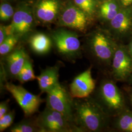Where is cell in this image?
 <instances>
[{"label":"cell","mask_w":132,"mask_h":132,"mask_svg":"<svg viewBox=\"0 0 132 132\" xmlns=\"http://www.w3.org/2000/svg\"><path fill=\"white\" fill-rule=\"evenodd\" d=\"M73 109L75 123L80 131L85 130L97 132L104 127L105 113L95 103L87 99L75 100Z\"/></svg>","instance_id":"obj_1"},{"label":"cell","mask_w":132,"mask_h":132,"mask_svg":"<svg viewBox=\"0 0 132 132\" xmlns=\"http://www.w3.org/2000/svg\"><path fill=\"white\" fill-rule=\"evenodd\" d=\"M36 122L41 132H80L76 124L61 113L46 107Z\"/></svg>","instance_id":"obj_2"},{"label":"cell","mask_w":132,"mask_h":132,"mask_svg":"<svg viewBox=\"0 0 132 132\" xmlns=\"http://www.w3.org/2000/svg\"><path fill=\"white\" fill-rule=\"evenodd\" d=\"M47 93V107L61 113L75 123L73 101L70 93L60 83Z\"/></svg>","instance_id":"obj_3"},{"label":"cell","mask_w":132,"mask_h":132,"mask_svg":"<svg viewBox=\"0 0 132 132\" xmlns=\"http://www.w3.org/2000/svg\"><path fill=\"white\" fill-rule=\"evenodd\" d=\"M5 88L16 100L26 117L35 113L42 103V99L39 96L30 93L21 86L6 83Z\"/></svg>","instance_id":"obj_4"},{"label":"cell","mask_w":132,"mask_h":132,"mask_svg":"<svg viewBox=\"0 0 132 132\" xmlns=\"http://www.w3.org/2000/svg\"><path fill=\"white\" fill-rule=\"evenodd\" d=\"M52 38L58 52L69 59L78 56L80 42L76 33L60 29L52 33Z\"/></svg>","instance_id":"obj_5"},{"label":"cell","mask_w":132,"mask_h":132,"mask_svg":"<svg viewBox=\"0 0 132 132\" xmlns=\"http://www.w3.org/2000/svg\"><path fill=\"white\" fill-rule=\"evenodd\" d=\"M90 46L94 56L101 61L109 64L113 60L116 50L111 41L104 33H95L91 39Z\"/></svg>","instance_id":"obj_6"},{"label":"cell","mask_w":132,"mask_h":132,"mask_svg":"<svg viewBox=\"0 0 132 132\" xmlns=\"http://www.w3.org/2000/svg\"><path fill=\"white\" fill-rule=\"evenodd\" d=\"M90 67L72 81L70 85V93L76 99H82L88 97L95 88V81L93 78Z\"/></svg>","instance_id":"obj_7"},{"label":"cell","mask_w":132,"mask_h":132,"mask_svg":"<svg viewBox=\"0 0 132 132\" xmlns=\"http://www.w3.org/2000/svg\"><path fill=\"white\" fill-rule=\"evenodd\" d=\"M87 14L76 5H69L63 11L59 24L64 27L84 31L87 25Z\"/></svg>","instance_id":"obj_8"},{"label":"cell","mask_w":132,"mask_h":132,"mask_svg":"<svg viewBox=\"0 0 132 132\" xmlns=\"http://www.w3.org/2000/svg\"><path fill=\"white\" fill-rule=\"evenodd\" d=\"M112 60L115 78L118 80L125 79L132 71V59L129 52L120 47L116 51Z\"/></svg>","instance_id":"obj_9"},{"label":"cell","mask_w":132,"mask_h":132,"mask_svg":"<svg viewBox=\"0 0 132 132\" xmlns=\"http://www.w3.org/2000/svg\"><path fill=\"white\" fill-rule=\"evenodd\" d=\"M100 94L103 102L109 109L117 110L122 107V96L118 87L113 82L107 81L102 83Z\"/></svg>","instance_id":"obj_10"},{"label":"cell","mask_w":132,"mask_h":132,"mask_svg":"<svg viewBox=\"0 0 132 132\" xmlns=\"http://www.w3.org/2000/svg\"><path fill=\"white\" fill-rule=\"evenodd\" d=\"M33 19L30 10L27 6L22 7L17 10L13 16L11 24L14 29L15 34L22 36L31 30Z\"/></svg>","instance_id":"obj_11"},{"label":"cell","mask_w":132,"mask_h":132,"mask_svg":"<svg viewBox=\"0 0 132 132\" xmlns=\"http://www.w3.org/2000/svg\"><path fill=\"white\" fill-rule=\"evenodd\" d=\"M59 10L58 0H42L36 6V14L41 21L50 23L55 19Z\"/></svg>","instance_id":"obj_12"},{"label":"cell","mask_w":132,"mask_h":132,"mask_svg":"<svg viewBox=\"0 0 132 132\" xmlns=\"http://www.w3.org/2000/svg\"><path fill=\"white\" fill-rule=\"evenodd\" d=\"M59 67H49L43 70L36 77L39 88L42 93H47L59 83Z\"/></svg>","instance_id":"obj_13"},{"label":"cell","mask_w":132,"mask_h":132,"mask_svg":"<svg viewBox=\"0 0 132 132\" xmlns=\"http://www.w3.org/2000/svg\"><path fill=\"white\" fill-rule=\"evenodd\" d=\"M29 59L28 54L23 48L16 49L6 57V61L10 75L15 78Z\"/></svg>","instance_id":"obj_14"},{"label":"cell","mask_w":132,"mask_h":132,"mask_svg":"<svg viewBox=\"0 0 132 132\" xmlns=\"http://www.w3.org/2000/svg\"><path fill=\"white\" fill-rule=\"evenodd\" d=\"M29 45L35 53L39 55H44L50 51L52 47V41L45 34L36 33L30 38Z\"/></svg>","instance_id":"obj_15"},{"label":"cell","mask_w":132,"mask_h":132,"mask_svg":"<svg viewBox=\"0 0 132 132\" xmlns=\"http://www.w3.org/2000/svg\"><path fill=\"white\" fill-rule=\"evenodd\" d=\"M132 23L131 16L125 11L118 12L111 21L112 28L119 32H125L128 31L131 28Z\"/></svg>","instance_id":"obj_16"},{"label":"cell","mask_w":132,"mask_h":132,"mask_svg":"<svg viewBox=\"0 0 132 132\" xmlns=\"http://www.w3.org/2000/svg\"><path fill=\"white\" fill-rule=\"evenodd\" d=\"M16 78L21 83L36 79V76L33 71L32 64L29 59L20 71Z\"/></svg>","instance_id":"obj_17"},{"label":"cell","mask_w":132,"mask_h":132,"mask_svg":"<svg viewBox=\"0 0 132 132\" xmlns=\"http://www.w3.org/2000/svg\"><path fill=\"white\" fill-rule=\"evenodd\" d=\"M12 132H41V129L36 122L23 121L19 123L10 129Z\"/></svg>","instance_id":"obj_18"},{"label":"cell","mask_w":132,"mask_h":132,"mask_svg":"<svg viewBox=\"0 0 132 132\" xmlns=\"http://www.w3.org/2000/svg\"><path fill=\"white\" fill-rule=\"evenodd\" d=\"M18 41V36L13 34L8 36L4 41L0 44V54L4 56L9 54Z\"/></svg>","instance_id":"obj_19"},{"label":"cell","mask_w":132,"mask_h":132,"mask_svg":"<svg viewBox=\"0 0 132 132\" xmlns=\"http://www.w3.org/2000/svg\"><path fill=\"white\" fill-rule=\"evenodd\" d=\"M117 126L123 131L132 132V113L130 112L123 113L118 118Z\"/></svg>","instance_id":"obj_20"},{"label":"cell","mask_w":132,"mask_h":132,"mask_svg":"<svg viewBox=\"0 0 132 132\" xmlns=\"http://www.w3.org/2000/svg\"><path fill=\"white\" fill-rule=\"evenodd\" d=\"M75 5L87 15H91L94 10V0H74Z\"/></svg>","instance_id":"obj_21"},{"label":"cell","mask_w":132,"mask_h":132,"mask_svg":"<svg viewBox=\"0 0 132 132\" xmlns=\"http://www.w3.org/2000/svg\"><path fill=\"white\" fill-rule=\"evenodd\" d=\"M14 10L11 5L8 3H3L0 6V19L2 21H6L13 16Z\"/></svg>","instance_id":"obj_22"},{"label":"cell","mask_w":132,"mask_h":132,"mask_svg":"<svg viewBox=\"0 0 132 132\" xmlns=\"http://www.w3.org/2000/svg\"><path fill=\"white\" fill-rule=\"evenodd\" d=\"M15 112L14 110L9 111L2 118H0V132H3L10 127L14 121Z\"/></svg>","instance_id":"obj_23"},{"label":"cell","mask_w":132,"mask_h":132,"mask_svg":"<svg viewBox=\"0 0 132 132\" xmlns=\"http://www.w3.org/2000/svg\"><path fill=\"white\" fill-rule=\"evenodd\" d=\"M118 9V5L113 2V1H107L104 2V3L101 5L100 7V11H111L116 10Z\"/></svg>","instance_id":"obj_24"},{"label":"cell","mask_w":132,"mask_h":132,"mask_svg":"<svg viewBox=\"0 0 132 132\" xmlns=\"http://www.w3.org/2000/svg\"><path fill=\"white\" fill-rule=\"evenodd\" d=\"M9 100L2 102L0 104V118H2L9 111Z\"/></svg>","instance_id":"obj_25"},{"label":"cell","mask_w":132,"mask_h":132,"mask_svg":"<svg viewBox=\"0 0 132 132\" xmlns=\"http://www.w3.org/2000/svg\"><path fill=\"white\" fill-rule=\"evenodd\" d=\"M7 37L5 26L1 24L0 26V44L4 41L5 39Z\"/></svg>","instance_id":"obj_26"},{"label":"cell","mask_w":132,"mask_h":132,"mask_svg":"<svg viewBox=\"0 0 132 132\" xmlns=\"http://www.w3.org/2000/svg\"><path fill=\"white\" fill-rule=\"evenodd\" d=\"M120 1L124 6H127L132 4V0H120Z\"/></svg>","instance_id":"obj_27"},{"label":"cell","mask_w":132,"mask_h":132,"mask_svg":"<svg viewBox=\"0 0 132 132\" xmlns=\"http://www.w3.org/2000/svg\"><path fill=\"white\" fill-rule=\"evenodd\" d=\"M129 53L132 59V42L131 43L129 47Z\"/></svg>","instance_id":"obj_28"},{"label":"cell","mask_w":132,"mask_h":132,"mask_svg":"<svg viewBox=\"0 0 132 132\" xmlns=\"http://www.w3.org/2000/svg\"><path fill=\"white\" fill-rule=\"evenodd\" d=\"M131 102H132V95H131Z\"/></svg>","instance_id":"obj_29"},{"label":"cell","mask_w":132,"mask_h":132,"mask_svg":"<svg viewBox=\"0 0 132 132\" xmlns=\"http://www.w3.org/2000/svg\"></svg>","instance_id":"obj_30"}]
</instances>
